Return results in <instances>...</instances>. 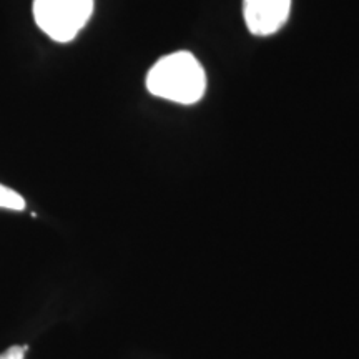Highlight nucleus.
Returning <instances> with one entry per match:
<instances>
[{
    "label": "nucleus",
    "mask_w": 359,
    "mask_h": 359,
    "mask_svg": "<svg viewBox=\"0 0 359 359\" xmlns=\"http://www.w3.org/2000/svg\"><path fill=\"white\" fill-rule=\"evenodd\" d=\"M0 208L12 210V212H22L25 210V200L19 191L12 190L0 183Z\"/></svg>",
    "instance_id": "obj_4"
},
{
    "label": "nucleus",
    "mask_w": 359,
    "mask_h": 359,
    "mask_svg": "<svg viewBox=\"0 0 359 359\" xmlns=\"http://www.w3.org/2000/svg\"><path fill=\"white\" fill-rule=\"evenodd\" d=\"M291 0H243L248 30L258 37L276 34L290 17Z\"/></svg>",
    "instance_id": "obj_3"
},
{
    "label": "nucleus",
    "mask_w": 359,
    "mask_h": 359,
    "mask_svg": "<svg viewBox=\"0 0 359 359\" xmlns=\"http://www.w3.org/2000/svg\"><path fill=\"white\" fill-rule=\"evenodd\" d=\"M95 0H34L35 24L53 42H72L88 24Z\"/></svg>",
    "instance_id": "obj_2"
},
{
    "label": "nucleus",
    "mask_w": 359,
    "mask_h": 359,
    "mask_svg": "<svg viewBox=\"0 0 359 359\" xmlns=\"http://www.w3.org/2000/svg\"><path fill=\"white\" fill-rule=\"evenodd\" d=\"M25 346H11L7 351L0 354V359H24Z\"/></svg>",
    "instance_id": "obj_5"
},
{
    "label": "nucleus",
    "mask_w": 359,
    "mask_h": 359,
    "mask_svg": "<svg viewBox=\"0 0 359 359\" xmlns=\"http://www.w3.org/2000/svg\"><path fill=\"white\" fill-rule=\"evenodd\" d=\"M145 83L151 95L193 105L205 95L206 74L193 53L182 50L161 57L147 74Z\"/></svg>",
    "instance_id": "obj_1"
}]
</instances>
